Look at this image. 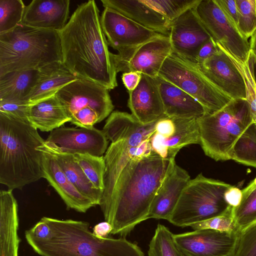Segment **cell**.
<instances>
[{
  "label": "cell",
  "mask_w": 256,
  "mask_h": 256,
  "mask_svg": "<svg viewBox=\"0 0 256 256\" xmlns=\"http://www.w3.org/2000/svg\"><path fill=\"white\" fill-rule=\"evenodd\" d=\"M176 163L152 151L132 157L121 172L112 192L100 205L111 234L122 238L148 218L150 207L164 178Z\"/></svg>",
  "instance_id": "obj_1"
},
{
  "label": "cell",
  "mask_w": 256,
  "mask_h": 256,
  "mask_svg": "<svg viewBox=\"0 0 256 256\" xmlns=\"http://www.w3.org/2000/svg\"><path fill=\"white\" fill-rule=\"evenodd\" d=\"M62 62L78 78L108 90L118 86L116 74L106 38L94 0L78 5L60 32Z\"/></svg>",
  "instance_id": "obj_2"
},
{
  "label": "cell",
  "mask_w": 256,
  "mask_h": 256,
  "mask_svg": "<svg viewBox=\"0 0 256 256\" xmlns=\"http://www.w3.org/2000/svg\"><path fill=\"white\" fill-rule=\"evenodd\" d=\"M42 218L50 228L48 236L43 240L26 238L42 256H145L136 244L124 238L96 236L90 231L87 222Z\"/></svg>",
  "instance_id": "obj_3"
},
{
  "label": "cell",
  "mask_w": 256,
  "mask_h": 256,
  "mask_svg": "<svg viewBox=\"0 0 256 256\" xmlns=\"http://www.w3.org/2000/svg\"><path fill=\"white\" fill-rule=\"evenodd\" d=\"M45 142L29 122L0 113V183L22 190L44 178L42 152Z\"/></svg>",
  "instance_id": "obj_4"
},
{
  "label": "cell",
  "mask_w": 256,
  "mask_h": 256,
  "mask_svg": "<svg viewBox=\"0 0 256 256\" xmlns=\"http://www.w3.org/2000/svg\"><path fill=\"white\" fill-rule=\"evenodd\" d=\"M56 61H62L59 32L21 22L0 34V76L14 71L39 70Z\"/></svg>",
  "instance_id": "obj_5"
},
{
  "label": "cell",
  "mask_w": 256,
  "mask_h": 256,
  "mask_svg": "<svg viewBox=\"0 0 256 256\" xmlns=\"http://www.w3.org/2000/svg\"><path fill=\"white\" fill-rule=\"evenodd\" d=\"M202 148L216 161L230 160L234 144L253 122L246 99L232 100L224 108L197 119Z\"/></svg>",
  "instance_id": "obj_6"
},
{
  "label": "cell",
  "mask_w": 256,
  "mask_h": 256,
  "mask_svg": "<svg viewBox=\"0 0 256 256\" xmlns=\"http://www.w3.org/2000/svg\"><path fill=\"white\" fill-rule=\"evenodd\" d=\"M232 186L199 174L184 189L168 221L184 228L224 214L232 207L225 198Z\"/></svg>",
  "instance_id": "obj_7"
},
{
  "label": "cell",
  "mask_w": 256,
  "mask_h": 256,
  "mask_svg": "<svg viewBox=\"0 0 256 256\" xmlns=\"http://www.w3.org/2000/svg\"><path fill=\"white\" fill-rule=\"evenodd\" d=\"M54 94L70 118V122L80 128H92L114 108L109 90L84 79L70 82Z\"/></svg>",
  "instance_id": "obj_8"
},
{
  "label": "cell",
  "mask_w": 256,
  "mask_h": 256,
  "mask_svg": "<svg viewBox=\"0 0 256 256\" xmlns=\"http://www.w3.org/2000/svg\"><path fill=\"white\" fill-rule=\"evenodd\" d=\"M158 76L189 94L212 114L232 99L215 86L198 66L172 52L164 60Z\"/></svg>",
  "instance_id": "obj_9"
},
{
  "label": "cell",
  "mask_w": 256,
  "mask_h": 256,
  "mask_svg": "<svg viewBox=\"0 0 256 256\" xmlns=\"http://www.w3.org/2000/svg\"><path fill=\"white\" fill-rule=\"evenodd\" d=\"M194 8L210 38L238 60L246 62L250 51L248 40L226 17L216 0H200Z\"/></svg>",
  "instance_id": "obj_10"
},
{
  "label": "cell",
  "mask_w": 256,
  "mask_h": 256,
  "mask_svg": "<svg viewBox=\"0 0 256 256\" xmlns=\"http://www.w3.org/2000/svg\"><path fill=\"white\" fill-rule=\"evenodd\" d=\"M172 52L169 36L161 34L136 48L112 53V57L117 73L136 72L156 78Z\"/></svg>",
  "instance_id": "obj_11"
},
{
  "label": "cell",
  "mask_w": 256,
  "mask_h": 256,
  "mask_svg": "<svg viewBox=\"0 0 256 256\" xmlns=\"http://www.w3.org/2000/svg\"><path fill=\"white\" fill-rule=\"evenodd\" d=\"M100 24L108 44L118 52L136 48L162 34L110 8H104Z\"/></svg>",
  "instance_id": "obj_12"
},
{
  "label": "cell",
  "mask_w": 256,
  "mask_h": 256,
  "mask_svg": "<svg viewBox=\"0 0 256 256\" xmlns=\"http://www.w3.org/2000/svg\"><path fill=\"white\" fill-rule=\"evenodd\" d=\"M150 137L136 136L111 143L104 156V189L99 205L110 198L121 172L129 160L134 156H146L152 151Z\"/></svg>",
  "instance_id": "obj_13"
},
{
  "label": "cell",
  "mask_w": 256,
  "mask_h": 256,
  "mask_svg": "<svg viewBox=\"0 0 256 256\" xmlns=\"http://www.w3.org/2000/svg\"><path fill=\"white\" fill-rule=\"evenodd\" d=\"M194 6L170 24L169 38L173 53L196 64L198 50L211 38L198 16Z\"/></svg>",
  "instance_id": "obj_14"
},
{
  "label": "cell",
  "mask_w": 256,
  "mask_h": 256,
  "mask_svg": "<svg viewBox=\"0 0 256 256\" xmlns=\"http://www.w3.org/2000/svg\"><path fill=\"white\" fill-rule=\"evenodd\" d=\"M238 234L202 229L174 234V238L186 256H226L232 254Z\"/></svg>",
  "instance_id": "obj_15"
},
{
  "label": "cell",
  "mask_w": 256,
  "mask_h": 256,
  "mask_svg": "<svg viewBox=\"0 0 256 256\" xmlns=\"http://www.w3.org/2000/svg\"><path fill=\"white\" fill-rule=\"evenodd\" d=\"M103 132L94 126L90 128L60 127L50 132L46 140L71 154H90L100 156L108 142Z\"/></svg>",
  "instance_id": "obj_16"
},
{
  "label": "cell",
  "mask_w": 256,
  "mask_h": 256,
  "mask_svg": "<svg viewBox=\"0 0 256 256\" xmlns=\"http://www.w3.org/2000/svg\"><path fill=\"white\" fill-rule=\"evenodd\" d=\"M216 44L218 52L198 65V68L215 86L232 100L246 99L245 85L241 74L220 44Z\"/></svg>",
  "instance_id": "obj_17"
},
{
  "label": "cell",
  "mask_w": 256,
  "mask_h": 256,
  "mask_svg": "<svg viewBox=\"0 0 256 256\" xmlns=\"http://www.w3.org/2000/svg\"><path fill=\"white\" fill-rule=\"evenodd\" d=\"M128 94V106L140 123L150 124L166 116L156 78L142 74L138 85Z\"/></svg>",
  "instance_id": "obj_18"
},
{
  "label": "cell",
  "mask_w": 256,
  "mask_h": 256,
  "mask_svg": "<svg viewBox=\"0 0 256 256\" xmlns=\"http://www.w3.org/2000/svg\"><path fill=\"white\" fill-rule=\"evenodd\" d=\"M38 148L42 152L44 178L59 194L68 208L86 212L96 206L91 200L79 192L62 170L54 156L42 145Z\"/></svg>",
  "instance_id": "obj_19"
},
{
  "label": "cell",
  "mask_w": 256,
  "mask_h": 256,
  "mask_svg": "<svg viewBox=\"0 0 256 256\" xmlns=\"http://www.w3.org/2000/svg\"><path fill=\"white\" fill-rule=\"evenodd\" d=\"M190 180L188 172L176 163L168 172L151 204L148 218L168 220Z\"/></svg>",
  "instance_id": "obj_20"
},
{
  "label": "cell",
  "mask_w": 256,
  "mask_h": 256,
  "mask_svg": "<svg viewBox=\"0 0 256 256\" xmlns=\"http://www.w3.org/2000/svg\"><path fill=\"white\" fill-rule=\"evenodd\" d=\"M70 6L69 0H33L26 6L22 23L60 32L68 22Z\"/></svg>",
  "instance_id": "obj_21"
},
{
  "label": "cell",
  "mask_w": 256,
  "mask_h": 256,
  "mask_svg": "<svg viewBox=\"0 0 256 256\" xmlns=\"http://www.w3.org/2000/svg\"><path fill=\"white\" fill-rule=\"evenodd\" d=\"M172 118L175 124V130L172 134L164 136L154 132L150 138L152 150L168 160H174L177 153L184 146L200 144L197 119Z\"/></svg>",
  "instance_id": "obj_22"
},
{
  "label": "cell",
  "mask_w": 256,
  "mask_h": 256,
  "mask_svg": "<svg viewBox=\"0 0 256 256\" xmlns=\"http://www.w3.org/2000/svg\"><path fill=\"white\" fill-rule=\"evenodd\" d=\"M156 80L166 116L198 119L206 114L204 106L189 94L158 76Z\"/></svg>",
  "instance_id": "obj_23"
},
{
  "label": "cell",
  "mask_w": 256,
  "mask_h": 256,
  "mask_svg": "<svg viewBox=\"0 0 256 256\" xmlns=\"http://www.w3.org/2000/svg\"><path fill=\"white\" fill-rule=\"evenodd\" d=\"M18 206L12 190L0 191V256H18Z\"/></svg>",
  "instance_id": "obj_24"
},
{
  "label": "cell",
  "mask_w": 256,
  "mask_h": 256,
  "mask_svg": "<svg viewBox=\"0 0 256 256\" xmlns=\"http://www.w3.org/2000/svg\"><path fill=\"white\" fill-rule=\"evenodd\" d=\"M104 8L114 9L138 24L169 36L170 24L160 14L143 0H101Z\"/></svg>",
  "instance_id": "obj_25"
},
{
  "label": "cell",
  "mask_w": 256,
  "mask_h": 256,
  "mask_svg": "<svg viewBox=\"0 0 256 256\" xmlns=\"http://www.w3.org/2000/svg\"><path fill=\"white\" fill-rule=\"evenodd\" d=\"M38 71V81L26 100L30 104L54 95L64 86L79 78L62 61L48 64Z\"/></svg>",
  "instance_id": "obj_26"
},
{
  "label": "cell",
  "mask_w": 256,
  "mask_h": 256,
  "mask_svg": "<svg viewBox=\"0 0 256 256\" xmlns=\"http://www.w3.org/2000/svg\"><path fill=\"white\" fill-rule=\"evenodd\" d=\"M42 146L54 156L62 170L79 192L96 205H99L102 191L94 186L76 162L74 154L63 152L58 146L46 140Z\"/></svg>",
  "instance_id": "obj_27"
},
{
  "label": "cell",
  "mask_w": 256,
  "mask_h": 256,
  "mask_svg": "<svg viewBox=\"0 0 256 256\" xmlns=\"http://www.w3.org/2000/svg\"><path fill=\"white\" fill-rule=\"evenodd\" d=\"M28 120L36 129L52 132L71 120L55 94L30 105Z\"/></svg>",
  "instance_id": "obj_28"
},
{
  "label": "cell",
  "mask_w": 256,
  "mask_h": 256,
  "mask_svg": "<svg viewBox=\"0 0 256 256\" xmlns=\"http://www.w3.org/2000/svg\"><path fill=\"white\" fill-rule=\"evenodd\" d=\"M156 122L144 124L132 114L114 111L109 116L102 130L112 142L136 136H151L155 132Z\"/></svg>",
  "instance_id": "obj_29"
},
{
  "label": "cell",
  "mask_w": 256,
  "mask_h": 256,
  "mask_svg": "<svg viewBox=\"0 0 256 256\" xmlns=\"http://www.w3.org/2000/svg\"><path fill=\"white\" fill-rule=\"evenodd\" d=\"M38 70H28L0 76V100L26 101L38 81Z\"/></svg>",
  "instance_id": "obj_30"
},
{
  "label": "cell",
  "mask_w": 256,
  "mask_h": 256,
  "mask_svg": "<svg viewBox=\"0 0 256 256\" xmlns=\"http://www.w3.org/2000/svg\"><path fill=\"white\" fill-rule=\"evenodd\" d=\"M242 196L233 214L238 233L256 222V177L242 190Z\"/></svg>",
  "instance_id": "obj_31"
},
{
  "label": "cell",
  "mask_w": 256,
  "mask_h": 256,
  "mask_svg": "<svg viewBox=\"0 0 256 256\" xmlns=\"http://www.w3.org/2000/svg\"><path fill=\"white\" fill-rule=\"evenodd\" d=\"M230 156L238 163L256 168V124H252L238 138Z\"/></svg>",
  "instance_id": "obj_32"
},
{
  "label": "cell",
  "mask_w": 256,
  "mask_h": 256,
  "mask_svg": "<svg viewBox=\"0 0 256 256\" xmlns=\"http://www.w3.org/2000/svg\"><path fill=\"white\" fill-rule=\"evenodd\" d=\"M174 236L168 228L158 224L148 246V256H186L177 246Z\"/></svg>",
  "instance_id": "obj_33"
},
{
  "label": "cell",
  "mask_w": 256,
  "mask_h": 256,
  "mask_svg": "<svg viewBox=\"0 0 256 256\" xmlns=\"http://www.w3.org/2000/svg\"><path fill=\"white\" fill-rule=\"evenodd\" d=\"M74 158L89 180L96 189L103 192L106 164L104 156L76 154Z\"/></svg>",
  "instance_id": "obj_34"
},
{
  "label": "cell",
  "mask_w": 256,
  "mask_h": 256,
  "mask_svg": "<svg viewBox=\"0 0 256 256\" xmlns=\"http://www.w3.org/2000/svg\"><path fill=\"white\" fill-rule=\"evenodd\" d=\"M25 8L22 0H0V34L12 30L22 22Z\"/></svg>",
  "instance_id": "obj_35"
},
{
  "label": "cell",
  "mask_w": 256,
  "mask_h": 256,
  "mask_svg": "<svg viewBox=\"0 0 256 256\" xmlns=\"http://www.w3.org/2000/svg\"><path fill=\"white\" fill-rule=\"evenodd\" d=\"M149 7L162 14L170 24L200 0H143Z\"/></svg>",
  "instance_id": "obj_36"
},
{
  "label": "cell",
  "mask_w": 256,
  "mask_h": 256,
  "mask_svg": "<svg viewBox=\"0 0 256 256\" xmlns=\"http://www.w3.org/2000/svg\"><path fill=\"white\" fill-rule=\"evenodd\" d=\"M220 46L230 58L242 76L245 85L246 99L250 106L253 122L256 124V82L254 78L249 56L246 62H242L225 50L221 46Z\"/></svg>",
  "instance_id": "obj_37"
},
{
  "label": "cell",
  "mask_w": 256,
  "mask_h": 256,
  "mask_svg": "<svg viewBox=\"0 0 256 256\" xmlns=\"http://www.w3.org/2000/svg\"><path fill=\"white\" fill-rule=\"evenodd\" d=\"M238 10V28L246 39L256 31V0H236Z\"/></svg>",
  "instance_id": "obj_38"
},
{
  "label": "cell",
  "mask_w": 256,
  "mask_h": 256,
  "mask_svg": "<svg viewBox=\"0 0 256 256\" xmlns=\"http://www.w3.org/2000/svg\"><path fill=\"white\" fill-rule=\"evenodd\" d=\"M234 208L231 207L222 214L192 224L194 230L211 229L228 233H237L233 214Z\"/></svg>",
  "instance_id": "obj_39"
},
{
  "label": "cell",
  "mask_w": 256,
  "mask_h": 256,
  "mask_svg": "<svg viewBox=\"0 0 256 256\" xmlns=\"http://www.w3.org/2000/svg\"><path fill=\"white\" fill-rule=\"evenodd\" d=\"M232 256H256V222L240 232Z\"/></svg>",
  "instance_id": "obj_40"
},
{
  "label": "cell",
  "mask_w": 256,
  "mask_h": 256,
  "mask_svg": "<svg viewBox=\"0 0 256 256\" xmlns=\"http://www.w3.org/2000/svg\"><path fill=\"white\" fill-rule=\"evenodd\" d=\"M30 105L24 100H0V113L16 120L29 122Z\"/></svg>",
  "instance_id": "obj_41"
},
{
  "label": "cell",
  "mask_w": 256,
  "mask_h": 256,
  "mask_svg": "<svg viewBox=\"0 0 256 256\" xmlns=\"http://www.w3.org/2000/svg\"><path fill=\"white\" fill-rule=\"evenodd\" d=\"M216 1L226 17L238 28V14L236 0Z\"/></svg>",
  "instance_id": "obj_42"
},
{
  "label": "cell",
  "mask_w": 256,
  "mask_h": 256,
  "mask_svg": "<svg viewBox=\"0 0 256 256\" xmlns=\"http://www.w3.org/2000/svg\"><path fill=\"white\" fill-rule=\"evenodd\" d=\"M218 50L216 43L210 38L199 48L196 56V62L198 66L216 54Z\"/></svg>",
  "instance_id": "obj_43"
},
{
  "label": "cell",
  "mask_w": 256,
  "mask_h": 256,
  "mask_svg": "<svg viewBox=\"0 0 256 256\" xmlns=\"http://www.w3.org/2000/svg\"><path fill=\"white\" fill-rule=\"evenodd\" d=\"M175 130L173 118L165 116L158 120L156 124L155 132L164 136L172 134Z\"/></svg>",
  "instance_id": "obj_44"
},
{
  "label": "cell",
  "mask_w": 256,
  "mask_h": 256,
  "mask_svg": "<svg viewBox=\"0 0 256 256\" xmlns=\"http://www.w3.org/2000/svg\"><path fill=\"white\" fill-rule=\"evenodd\" d=\"M142 77V74L136 72H124L122 79L128 92L134 90L138 85Z\"/></svg>",
  "instance_id": "obj_45"
},
{
  "label": "cell",
  "mask_w": 256,
  "mask_h": 256,
  "mask_svg": "<svg viewBox=\"0 0 256 256\" xmlns=\"http://www.w3.org/2000/svg\"><path fill=\"white\" fill-rule=\"evenodd\" d=\"M242 196V190L232 186L225 194V198L228 204L234 208L240 204Z\"/></svg>",
  "instance_id": "obj_46"
},
{
  "label": "cell",
  "mask_w": 256,
  "mask_h": 256,
  "mask_svg": "<svg viewBox=\"0 0 256 256\" xmlns=\"http://www.w3.org/2000/svg\"><path fill=\"white\" fill-rule=\"evenodd\" d=\"M112 230V224L108 222L98 223L93 228V234L100 238H106Z\"/></svg>",
  "instance_id": "obj_47"
},
{
  "label": "cell",
  "mask_w": 256,
  "mask_h": 256,
  "mask_svg": "<svg viewBox=\"0 0 256 256\" xmlns=\"http://www.w3.org/2000/svg\"><path fill=\"white\" fill-rule=\"evenodd\" d=\"M250 51L256 58V31L250 37Z\"/></svg>",
  "instance_id": "obj_48"
},
{
  "label": "cell",
  "mask_w": 256,
  "mask_h": 256,
  "mask_svg": "<svg viewBox=\"0 0 256 256\" xmlns=\"http://www.w3.org/2000/svg\"><path fill=\"white\" fill-rule=\"evenodd\" d=\"M248 56L250 62L254 78L256 82V58L250 51Z\"/></svg>",
  "instance_id": "obj_49"
},
{
  "label": "cell",
  "mask_w": 256,
  "mask_h": 256,
  "mask_svg": "<svg viewBox=\"0 0 256 256\" xmlns=\"http://www.w3.org/2000/svg\"><path fill=\"white\" fill-rule=\"evenodd\" d=\"M226 256H232V255Z\"/></svg>",
  "instance_id": "obj_50"
}]
</instances>
